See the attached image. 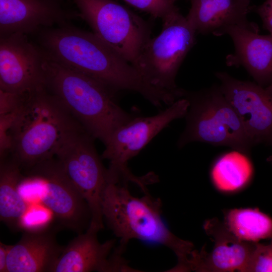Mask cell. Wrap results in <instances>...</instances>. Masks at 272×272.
Instances as JSON below:
<instances>
[{"instance_id":"cell-1","label":"cell","mask_w":272,"mask_h":272,"mask_svg":"<svg viewBox=\"0 0 272 272\" xmlns=\"http://www.w3.org/2000/svg\"><path fill=\"white\" fill-rule=\"evenodd\" d=\"M40 47L54 60L91 77L116 92H137L156 107L170 104L172 94L149 84L138 70L93 32L69 23L38 33Z\"/></svg>"},{"instance_id":"cell-2","label":"cell","mask_w":272,"mask_h":272,"mask_svg":"<svg viewBox=\"0 0 272 272\" xmlns=\"http://www.w3.org/2000/svg\"><path fill=\"white\" fill-rule=\"evenodd\" d=\"M85 130L45 86L21 94L9 132V152L22 170L54 158L65 143Z\"/></svg>"},{"instance_id":"cell-3","label":"cell","mask_w":272,"mask_h":272,"mask_svg":"<svg viewBox=\"0 0 272 272\" xmlns=\"http://www.w3.org/2000/svg\"><path fill=\"white\" fill-rule=\"evenodd\" d=\"M43 68L47 89L87 132L104 145L117 128L135 116L119 106L116 91L59 63L45 51Z\"/></svg>"},{"instance_id":"cell-4","label":"cell","mask_w":272,"mask_h":272,"mask_svg":"<svg viewBox=\"0 0 272 272\" xmlns=\"http://www.w3.org/2000/svg\"><path fill=\"white\" fill-rule=\"evenodd\" d=\"M160 198L149 193L141 197L133 196L127 183L109 182L104 191L102 210L104 219L115 235L119 246L125 249L131 239L158 243L172 250L178 263L173 271H187L194 246L172 233L161 217Z\"/></svg>"},{"instance_id":"cell-5","label":"cell","mask_w":272,"mask_h":272,"mask_svg":"<svg viewBox=\"0 0 272 272\" xmlns=\"http://www.w3.org/2000/svg\"><path fill=\"white\" fill-rule=\"evenodd\" d=\"M189 102L186 125L177 141L182 148L194 142L229 147L244 154L254 146L219 85L197 91L182 89Z\"/></svg>"},{"instance_id":"cell-6","label":"cell","mask_w":272,"mask_h":272,"mask_svg":"<svg viewBox=\"0 0 272 272\" xmlns=\"http://www.w3.org/2000/svg\"><path fill=\"white\" fill-rule=\"evenodd\" d=\"M162 22L161 33L146 44L135 67L149 84L180 99L182 88L176 85V77L196 33L180 12Z\"/></svg>"},{"instance_id":"cell-7","label":"cell","mask_w":272,"mask_h":272,"mask_svg":"<svg viewBox=\"0 0 272 272\" xmlns=\"http://www.w3.org/2000/svg\"><path fill=\"white\" fill-rule=\"evenodd\" d=\"M93 32L134 67L151 38L150 23L113 0H72Z\"/></svg>"},{"instance_id":"cell-8","label":"cell","mask_w":272,"mask_h":272,"mask_svg":"<svg viewBox=\"0 0 272 272\" xmlns=\"http://www.w3.org/2000/svg\"><path fill=\"white\" fill-rule=\"evenodd\" d=\"M189 102L180 98L169 107L151 116H136L117 128L105 145L102 158L109 161V179L114 182H134L142 189L149 183L147 175L137 177L128 168V161L172 121L185 117Z\"/></svg>"},{"instance_id":"cell-9","label":"cell","mask_w":272,"mask_h":272,"mask_svg":"<svg viewBox=\"0 0 272 272\" xmlns=\"http://www.w3.org/2000/svg\"><path fill=\"white\" fill-rule=\"evenodd\" d=\"M93 139L86 130L79 132L65 143L55 158L89 206V228L99 232L104 228L102 202L109 182L107 169L97 154Z\"/></svg>"},{"instance_id":"cell-10","label":"cell","mask_w":272,"mask_h":272,"mask_svg":"<svg viewBox=\"0 0 272 272\" xmlns=\"http://www.w3.org/2000/svg\"><path fill=\"white\" fill-rule=\"evenodd\" d=\"M25 173L34 179L39 199L52 212L59 226L78 234L88 228L89 206L55 157L36 164Z\"/></svg>"},{"instance_id":"cell-11","label":"cell","mask_w":272,"mask_h":272,"mask_svg":"<svg viewBox=\"0 0 272 272\" xmlns=\"http://www.w3.org/2000/svg\"><path fill=\"white\" fill-rule=\"evenodd\" d=\"M219 86L254 145H272V92L255 82L216 72Z\"/></svg>"},{"instance_id":"cell-12","label":"cell","mask_w":272,"mask_h":272,"mask_svg":"<svg viewBox=\"0 0 272 272\" xmlns=\"http://www.w3.org/2000/svg\"><path fill=\"white\" fill-rule=\"evenodd\" d=\"M44 51L27 35L0 37V90L23 94L45 86Z\"/></svg>"},{"instance_id":"cell-13","label":"cell","mask_w":272,"mask_h":272,"mask_svg":"<svg viewBox=\"0 0 272 272\" xmlns=\"http://www.w3.org/2000/svg\"><path fill=\"white\" fill-rule=\"evenodd\" d=\"M98 231L88 228L64 246L52 272L138 271L129 266L116 240L100 243Z\"/></svg>"},{"instance_id":"cell-14","label":"cell","mask_w":272,"mask_h":272,"mask_svg":"<svg viewBox=\"0 0 272 272\" xmlns=\"http://www.w3.org/2000/svg\"><path fill=\"white\" fill-rule=\"evenodd\" d=\"M77 18L79 12L65 9L61 0H0V37L38 33Z\"/></svg>"},{"instance_id":"cell-15","label":"cell","mask_w":272,"mask_h":272,"mask_svg":"<svg viewBox=\"0 0 272 272\" xmlns=\"http://www.w3.org/2000/svg\"><path fill=\"white\" fill-rule=\"evenodd\" d=\"M205 229L213 238V248L209 253L194 250L189 271L246 272L256 242L238 238L225 224L214 220L207 222Z\"/></svg>"},{"instance_id":"cell-16","label":"cell","mask_w":272,"mask_h":272,"mask_svg":"<svg viewBox=\"0 0 272 272\" xmlns=\"http://www.w3.org/2000/svg\"><path fill=\"white\" fill-rule=\"evenodd\" d=\"M239 26L227 27L221 36L228 35L234 45V52L226 56L229 66H243L256 83L266 87L272 82V35H262Z\"/></svg>"},{"instance_id":"cell-17","label":"cell","mask_w":272,"mask_h":272,"mask_svg":"<svg viewBox=\"0 0 272 272\" xmlns=\"http://www.w3.org/2000/svg\"><path fill=\"white\" fill-rule=\"evenodd\" d=\"M185 17L196 34L221 36L224 29L239 26L259 31L258 25L247 19L253 6L250 0H190Z\"/></svg>"},{"instance_id":"cell-18","label":"cell","mask_w":272,"mask_h":272,"mask_svg":"<svg viewBox=\"0 0 272 272\" xmlns=\"http://www.w3.org/2000/svg\"><path fill=\"white\" fill-rule=\"evenodd\" d=\"M55 230L23 231L19 241L10 246L7 272H52L64 247L57 242Z\"/></svg>"},{"instance_id":"cell-19","label":"cell","mask_w":272,"mask_h":272,"mask_svg":"<svg viewBox=\"0 0 272 272\" xmlns=\"http://www.w3.org/2000/svg\"><path fill=\"white\" fill-rule=\"evenodd\" d=\"M23 175L20 165L12 157L1 159L0 219L14 231L21 230V221L29 206L19 191Z\"/></svg>"},{"instance_id":"cell-20","label":"cell","mask_w":272,"mask_h":272,"mask_svg":"<svg viewBox=\"0 0 272 272\" xmlns=\"http://www.w3.org/2000/svg\"><path fill=\"white\" fill-rule=\"evenodd\" d=\"M253 167L245 154L235 150L225 154L214 164L211 178L216 188L231 192L240 189L250 180Z\"/></svg>"},{"instance_id":"cell-21","label":"cell","mask_w":272,"mask_h":272,"mask_svg":"<svg viewBox=\"0 0 272 272\" xmlns=\"http://www.w3.org/2000/svg\"><path fill=\"white\" fill-rule=\"evenodd\" d=\"M225 225L238 238L250 242L272 238V219L258 209L230 210Z\"/></svg>"},{"instance_id":"cell-22","label":"cell","mask_w":272,"mask_h":272,"mask_svg":"<svg viewBox=\"0 0 272 272\" xmlns=\"http://www.w3.org/2000/svg\"><path fill=\"white\" fill-rule=\"evenodd\" d=\"M54 216L52 212L41 202L29 205L20 223V230L36 231L48 228Z\"/></svg>"},{"instance_id":"cell-23","label":"cell","mask_w":272,"mask_h":272,"mask_svg":"<svg viewBox=\"0 0 272 272\" xmlns=\"http://www.w3.org/2000/svg\"><path fill=\"white\" fill-rule=\"evenodd\" d=\"M126 3L155 18L163 21L169 17L180 12L176 5V0H123Z\"/></svg>"},{"instance_id":"cell-24","label":"cell","mask_w":272,"mask_h":272,"mask_svg":"<svg viewBox=\"0 0 272 272\" xmlns=\"http://www.w3.org/2000/svg\"><path fill=\"white\" fill-rule=\"evenodd\" d=\"M246 272H272V238L268 244L255 243Z\"/></svg>"},{"instance_id":"cell-25","label":"cell","mask_w":272,"mask_h":272,"mask_svg":"<svg viewBox=\"0 0 272 272\" xmlns=\"http://www.w3.org/2000/svg\"><path fill=\"white\" fill-rule=\"evenodd\" d=\"M252 11L260 16L264 28L272 35V0H265L261 5L253 6Z\"/></svg>"},{"instance_id":"cell-26","label":"cell","mask_w":272,"mask_h":272,"mask_svg":"<svg viewBox=\"0 0 272 272\" xmlns=\"http://www.w3.org/2000/svg\"><path fill=\"white\" fill-rule=\"evenodd\" d=\"M10 246L0 242V272H7V258Z\"/></svg>"},{"instance_id":"cell-27","label":"cell","mask_w":272,"mask_h":272,"mask_svg":"<svg viewBox=\"0 0 272 272\" xmlns=\"http://www.w3.org/2000/svg\"><path fill=\"white\" fill-rule=\"evenodd\" d=\"M265 88L267 90L272 92V82Z\"/></svg>"}]
</instances>
